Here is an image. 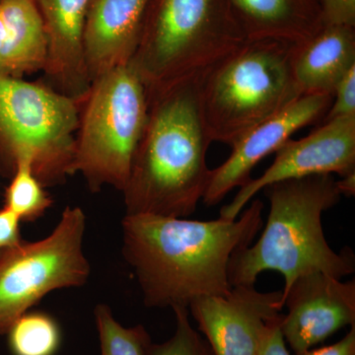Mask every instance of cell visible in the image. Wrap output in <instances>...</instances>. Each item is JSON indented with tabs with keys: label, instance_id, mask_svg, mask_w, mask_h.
<instances>
[{
	"label": "cell",
	"instance_id": "cell-26",
	"mask_svg": "<svg viewBox=\"0 0 355 355\" xmlns=\"http://www.w3.org/2000/svg\"><path fill=\"white\" fill-rule=\"evenodd\" d=\"M294 355H355V326L342 340L321 349H308Z\"/></svg>",
	"mask_w": 355,
	"mask_h": 355
},
{
	"label": "cell",
	"instance_id": "cell-19",
	"mask_svg": "<svg viewBox=\"0 0 355 355\" xmlns=\"http://www.w3.org/2000/svg\"><path fill=\"white\" fill-rule=\"evenodd\" d=\"M10 179L4 207L13 212L21 222L36 221L50 209L53 200L35 176L29 161L19 163Z\"/></svg>",
	"mask_w": 355,
	"mask_h": 355
},
{
	"label": "cell",
	"instance_id": "cell-28",
	"mask_svg": "<svg viewBox=\"0 0 355 355\" xmlns=\"http://www.w3.org/2000/svg\"><path fill=\"white\" fill-rule=\"evenodd\" d=\"M0 1H2V0H0Z\"/></svg>",
	"mask_w": 355,
	"mask_h": 355
},
{
	"label": "cell",
	"instance_id": "cell-7",
	"mask_svg": "<svg viewBox=\"0 0 355 355\" xmlns=\"http://www.w3.org/2000/svg\"><path fill=\"white\" fill-rule=\"evenodd\" d=\"M80 104L44 83L0 73V175L29 161L44 187L72 176Z\"/></svg>",
	"mask_w": 355,
	"mask_h": 355
},
{
	"label": "cell",
	"instance_id": "cell-5",
	"mask_svg": "<svg viewBox=\"0 0 355 355\" xmlns=\"http://www.w3.org/2000/svg\"><path fill=\"white\" fill-rule=\"evenodd\" d=\"M295 48L275 40L248 41L205 76L200 105L212 142L232 146L303 96L292 70Z\"/></svg>",
	"mask_w": 355,
	"mask_h": 355
},
{
	"label": "cell",
	"instance_id": "cell-3",
	"mask_svg": "<svg viewBox=\"0 0 355 355\" xmlns=\"http://www.w3.org/2000/svg\"><path fill=\"white\" fill-rule=\"evenodd\" d=\"M270 212L260 239L236 252L228 268L231 287L254 286L261 272L284 275L286 291L294 280L312 272L336 279L355 272L352 250L336 253L324 237L322 216L342 195L333 175L286 180L263 189Z\"/></svg>",
	"mask_w": 355,
	"mask_h": 355
},
{
	"label": "cell",
	"instance_id": "cell-13",
	"mask_svg": "<svg viewBox=\"0 0 355 355\" xmlns=\"http://www.w3.org/2000/svg\"><path fill=\"white\" fill-rule=\"evenodd\" d=\"M90 1L34 0L48 39L44 84L80 105L91 87L83 44Z\"/></svg>",
	"mask_w": 355,
	"mask_h": 355
},
{
	"label": "cell",
	"instance_id": "cell-22",
	"mask_svg": "<svg viewBox=\"0 0 355 355\" xmlns=\"http://www.w3.org/2000/svg\"><path fill=\"white\" fill-rule=\"evenodd\" d=\"M333 98L323 123L343 116H355V67L336 85Z\"/></svg>",
	"mask_w": 355,
	"mask_h": 355
},
{
	"label": "cell",
	"instance_id": "cell-4",
	"mask_svg": "<svg viewBox=\"0 0 355 355\" xmlns=\"http://www.w3.org/2000/svg\"><path fill=\"white\" fill-rule=\"evenodd\" d=\"M247 42L229 0H151L128 65L149 96L205 77Z\"/></svg>",
	"mask_w": 355,
	"mask_h": 355
},
{
	"label": "cell",
	"instance_id": "cell-12",
	"mask_svg": "<svg viewBox=\"0 0 355 355\" xmlns=\"http://www.w3.org/2000/svg\"><path fill=\"white\" fill-rule=\"evenodd\" d=\"M331 95H303L286 109L257 125L233 144L232 153L223 164L211 170L209 186L202 200L214 207L234 190L252 179L259 163L286 144L293 133L314 123L333 103Z\"/></svg>",
	"mask_w": 355,
	"mask_h": 355
},
{
	"label": "cell",
	"instance_id": "cell-15",
	"mask_svg": "<svg viewBox=\"0 0 355 355\" xmlns=\"http://www.w3.org/2000/svg\"><path fill=\"white\" fill-rule=\"evenodd\" d=\"M248 41L300 46L324 27L320 0H229Z\"/></svg>",
	"mask_w": 355,
	"mask_h": 355
},
{
	"label": "cell",
	"instance_id": "cell-11",
	"mask_svg": "<svg viewBox=\"0 0 355 355\" xmlns=\"http://www.w3.org/2000/svg\"><path fill=\"white\" fill-rule=\"evenodd\" d=\"M282 308V291L239 286L226 295L198 299L189 312L214 355H256L266 323Z\"/></svg>",
	"mask_w": 355,
	"mask_h": 355
},
{
	"label": "cell",
	"instance_id": "cell-21",
	"mask_svg": "<svg viewBox=\"0 0 355 355\" xmlns=\"http://www.w3.org/2000/svg\"><path fill=\"white\" fill-rule=\"evenodd\" d=\"M176 329L174 335L164 343L151 342L146 355H214L205 336L193 328L188 308H173Z\"/></svg>",
	"mask_w": 355,
	"mask_h": 355
},
{
	"label": "cell",
	"instance_id": "cell-9",
	"mask_svg": "<svg viewBox=\"0 0 355 355\" xmlns=\"http://www.w3.org/2000/svg\"><path fill=\"white\" fill-rule=\"evenodd\" d=\"M355 172V116L323 123L309 135L289 139L261 176L240 188L232 202L220 209L221 218L235 220L245 205L270 184L314 175L334 173L340 177Z\"/></svg>",
	"mask_w": 355,
	"mask_h": 355
},
{
	"label": "cell",
	"instance_id": "cell-16",
	"mask_svg": "<svg viewBox=\"0 0 355 355\" xmlns=\"http://www.w3.org/2000/svg\"><path fill=\"white\" fill-rule=\"evenodd\" d=\"M355 67V27L324 26L307 43L296 46L294 78L302 95H334L343 76Z\"/></svg>",
	"mask_w": 355,
	"mask_h": 355
},
{
	"label": "cell",
	"instance_id": "cell-14",
	"mask_svg": "<svg viewBox=\"0 0 355 355\" xmlns=\"http://www.w3.org/2000/svg\"><path fill=\"white\" fill-rule=\"evenodd\" d=\"M151 0H91L84 28V58L91 83L130 64Z\"/></svg>",
	"mask_w": 355,
	"mask_h": 355
},
{
	"label": "cell",
	"instance_id": "cell-2",
	"mask_svg": "<svg viewBox=\"0 0 355 355\" xmlns=\"http://www.w3.org/2000/svg\"><path fill=\"white\" fill-rule=\"evenodd\" d=\"M205 77L189 79L148 98V118L125 188V216L187 218L209 186L210 139L200 105Z\"/></svg>",
	"mask_w": 355,
	"mask_h": 355
},
{
	"label": "cell",
	"instance_id": "cell-18",
	"mask_svg": "<svg viewBox=\"0 0 355 355\" xmlns=\"http://www.w3.org/2000/svg\"><path fill=\"white\" fill-rule=\"evenodd\" d=\"M12 355H55L62 343V331L55 318L44 312H26L7 331Z\"/></svg>",
	"mask_w": 355,
	"mask_h": 355
},
{
	"label": "cell",
	"instance_id": "cell-1",
	"mask_svg": "<svg viewBox=\"0 0 355 355\" xmlns=\"http://www.w3.org/2000/svg\"><path fill=\"white\" fill-rule=\"evenodd\" d=\"M263 210L254 200L235 220L125 216L121 250L144 305L189 309L198 299L228 294L229 263L263 228Z\"/></svg>",
	"mask_w": 355,
	"mask_h": 355
},
{
	"label": "cell",
	"instance_id": "cell-23",
	"mask_svg": "<svg viewBox=\"0 0 355 355\" xmlns=\"http://www.w3.org/2000/svg\"><path fill=\"white\" fill-rule=\"evenodd\" d=\"M324 26L355 27V0H320Z\"/></svg>",
	"mask_w": 355,
	"mask_h": 355
},
{
	"label": "cell",
	"instance_id": "cell-6",
	"mask_svg": "<svg viewBox=\"0 0 355 355\" xmlns=\"http://www.w3.org/2000/svg\"><path fill=\"white\" fill-rule=\"evenodd\" d=\"M147 118L146 86L130 65L95 78L80 105L72 175L80 173L93 193L123 191Z\"/></svg>",
	"mask_w": 355,
	"mask_h": 355
},
{
	"label": "cell",
	"instance_id": "cell-25",
	"mask_svg": "<svg viewBox=\"0 0 355 355\" xmlns=\"http://www.w3.org/2000/svg\"><path fill=\"white\" fill-rule=\"evenodd\" d=\"M20 223V219L10 210L4 207L0 209V250L22 241Z\"/></svg>",
	"mask_w": 355,
	"mask_h": 355
},
{
	"label": "cell",
	"instance_id": "cell-17",
	"mask_svg": "<svg viewBox=\"0 0 355 355\" xmlns=\"http://www.w3.org/2000/svg\"><path fill=\"white\" fill-rule=\"evenodd\" d=\"M48 39L34 0L0 1V73L22 78L44 71Z\"/></svg>",
	"mask_w": 355,
	"mask_h": 355
},
{
	"label": "cell",
	"instance_id": "cell-27",
	"mask_svg": "<svg viewBox=\"0 0 355 355\" xmlns=\"http://www.w3.org/2000/svg\"><path fill=\"white\" fill-rule=\"evenodd\" d=\"M336 187L340 191V195L345 197H354L355 195V172L347 176L342 177V180L336 181Z\"/></svg>",
	"mask_w": 355,
	"mask_h": 355
},
{
	"label": "cell",
	"instance_id": "cell-8",
	"mask_svg": "<svg viewBox=\"0 0 355 355\" xmlns=\"http://www.w3.org/2000/svg\"><path fill=\"white\" fill-rule=\"evenodd\" d=\"M86 216L67 207L50 235L0 250V336L51 292L83 286L91 266L83 250Z\"/></svg>",
	"mask_w": 355,
	"mask_h": 355
},
{
	"label": "cell",
	"instance_id": "cell-20",
	"mask_svg": "<svg viewBox=\"0 0 355 355\" xmlns=\"http://www.w3.org/2000/svg\"><path fill=\"white\" fill-rule=\"evenodd\" d=\"M94 318L101 355H146L147 347L153 340L142 324L123 327L106 304L96 306Z\"/></svg>",
	"mask_w": 355,
	"mask_h": 355
},
{
	"label": "cell",
	"instance_id": "cell-24",
	"mask_svg": "<svg viewBox=\"0 0 355 355\" xmlns=\"http://www.w3.org/2000/svg\"><path fill=\"white\" fill-rule=\"evenodd\" d=\"M282 315L266 323L256 355H291L280 330Z\"/></svg>",
	"mask_w": 355,
	"mask_h": 355
},
{
	"label": "cell",
	"instance_id": "cell-10",
	"mask_svg": "<svg viewBox=\"0 0 355 355\" xmlns=\"http://www.w3.org/2000/svg\"><path fill=\"white\" fill-rule=\"evenodd\" d=\"M280 330L294 354L313 349L336 331L355 326V282H342L324 272L294 280L282 292Z\"/></svg>",
	"mask_w": 355,
	"mask_h": 355
}]
</instances>
